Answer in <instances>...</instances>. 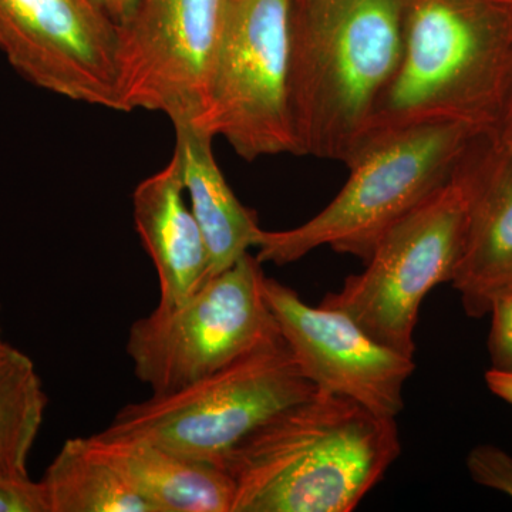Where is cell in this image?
<instances>
[{
	"mask_svg": "<svg viewBox=\"0 0 512 512\" xmlns=\"http://www.w3.org/2000/svg\"><path fill=\"white\" fill-rule=\"evenodd\" d=\"M185 197L175 150L170 163L141 181L133 194L134 224L160 282V309L181 305L208 278L207 245Z\"/></svg>",
	"mask_w": 512,
	"mask_h": 512,
	"instance_id": "13",
	"label": "cell"
},
{
	"mask_svg": "<svg viewBox=\"0 0 512 512\" xmlns=\"http://www.w3.org/2000/svg\"><path fill=\"white\" fill-rule=\"evenodd\" d=\"M119 25L96 0H0V52L40 89L121 110Z\"/></svg>",
	"mask_w": 512,
	"mask_h": 512,
	"instance_id": "10",
	"label": "cell"
},
{
	"mask_svg": "<svg viewBox=\"0 0 512 512\" xmlns=\"http://www.w3.org/2000/svg\"><path fill=\"white\" fill-rule=\"evenodd\" d=\"M402 52L400 0H291L289 107L296 156L348 167L366 144Z\"/></svg>",
	"mask_w": 512,
	"mask_h": 512,
	"instance_id": "2",
	"label": "cell"
},
{
	"mask_svg": "<svg viewBox=\"0 0 512 512\" xmlns=\"http://www.w3.org/2000/svg\"><path fill=\"white\" fill-rule=\"evenodd\" d=\"M174 128L185 192L207 245L208 281L248 254L262 228L225 180L212 151L214 137L191 124Z\"/></svg>",
	"mask_w": 512,
	"mask_h": 512,
	"instance_id": "15",
	"label": "cell"
},
{
	"mask_svg": "<svg viewBox=\"0 0 512 512\" xmlns=\"http://www.w3.org/2000/svg\"><path fill=\"white\" fill-rule=\"evenodd\" d=\"M0 512H50L42 481L26 477H0Z\"/></svg>",
	"mask_w": 512,
	"mask_h": 512,
	"instance_id": "20",
	"label": "cell"
},
{
	"mask_svg": "<svg viewBox=\"0 0 512 512\" xmlns=\"http://www.w3.org/2000/svg\"><path fill=\"white\" fill-rule=\"evenodd\" d=\"M467 468L477 484L493 488L512 498V457L493 444L474 447L467 456Z\"/></svg>",
	"mask_w": 512,
	"mask_h": 512,
	"instance_id": "18",
	"label": "cell"
},
{
	"mask_svg": "<svg viewBox=\"0 0 512 512\" xmlns=\"http://www.w3.org/2000/svg\"><path fill=\"white\" fill-rule=\"evenodd\" d=\"M264 295L282 338L316 389L349 397L383 416H399L404 384L416 367L412 357L386 348L346 313L308 305L266 275Z\"/></svg>",
	"mask_w": 512,
	"mask_h": 512,
	"instance_id": "11",
	"label": "cell"
},
{
	"mask_svg": "<svg viewBox=\"0 0 512 512\" xmlns=\"http://www.w3.org/2000/svg\"><path fill=\"white\" fill-rule=\"evenodd\" d=\"M47 407V396L35 363L13 350L0 363V477H26Z\"/></svg>",
	"mask_w": 512,
	"mask_h": 512,
	"instance_id": "17",
	"label": "cell"
},
{
	"mask_svg": "<svg viewBox=\"0 0 512 512\" xmlns=\"http://www.w3.org/2000/svg\"><path fill=\"white\" fill-rule=\"evenodd\" d=\"M316 390L281 336L183 389L127 404L99 436L148 441L222 467L252 431Z\"/></svg>",
	"mask_w": 512,
	"mask_h": 512,
	"instance_id": "5",
	"label": "cell"
},
{
	"mask_svg": "<svg viewBox=\"0 0 512 512\" xmlns=\"http://www.w3.org/2000/svg\"><path fill=\"white\" fill-rule=\"evenodd\" d=\"M400 10L402 57L366 144L423 124L494 134L512 79V0H400Z\"/></svg>",
	"mask_w": 512,
	"mask_h": 512,
	"instance_id": "3",
	"label": "cell"
},
{
	"mask_svg": "<svg viewBox=\"0 0 512 512\" xmlns=\"http://www.w3.org/2000/svg\"><path fill=\"white\" fill-rule=\"evenodd\" d=\"M494 134L498 140L512 148V79L507 99H505L503 113H501L500 123H498Z\"/></svg>",
	"mask_w": 512,
	"mask_h": 512,
	"instance_id": "23",
	"label": "cell"
},
{
	"mask_svg": "<svg viewBox=\"0 0 512 512\" xmlns=\"http://www.w3.org/2000/svg\"><path fill=\"white\" fill-rule=\"evenodd\" d=\"M468 221L470 187L463 158L446 185L383 235L365 271L349 276L319 305L346 313L377 342L413 359L421 303L436 286L453 281Z\"/></svg>",
	"mask_w": 512,
	"mask_h": 512,
	"instance_id": "6",
	"label": "cell"
},
{
	"mask_svg": "<svg viewBox=\"0 0 512 512\" xmlns=\"http://www.w3.org/2000/svg\"><path fill=\"white\" fill-rule=\"evenodd\" d=\"M96 3L117 25H121L130 18L136 0H96Z\"/></svg>",
	"mask_w": 512,
	"mask_h": 512,
	"instance_id": "22",
	"label": "cell"
},
{
	"mask_svg": "<svg viewBox=\"0 0 512 512\" xmlns=\"http://www.w3.org/2000/svg\"><path fill=\"white\" fill-rule=\"evenodd\" d=\"M464 170L470 187L466 247L453 284L470 318H484L512 291V148L495 134L474 138Z\"/></svg>",
	"mask_w": 512,
	"mask_h": 512,
	"instance_id": "12",
	"label": "cell"
},
{
	"mask_svg": "<svg viewBox=\"0 0 512 512\" xmlns=\"http://www.w3.org/2000/svg\"><path fill=\"white\" fill-rule=\"evenodd\" d=\"M40 481L50 512H156L92 437L64 441Z\"/></svg>",
	"mask_w": 512,
	"mask_h": 512,
	"instance_id": "16",
	"label": "cell"
},
{
	"mask_svg": "<svg viewBox=\"0 0 512 512\" xmlns=\"http://www.w3.org/2000/svg\"><path fill=\"white\" fill-rule=\"evenodd\" d=\"M15 349L16 348H13L12 345H9V343L3 339L2 326H0V363L5 362Z\"/></svg>",
	"mask_w": 512,
	"mask_h": 512,
	"instance_id": "24",
	"label": "cell"
},
{
	"mask_svg": "<svg viewBox=\"0 0 512 512\" xmlns=\"http://www.w3.org/2000/svg\"><path fill=\"white\" fill-rule=\"evenodd\" d=\"M291 0H227L204 110L192 127L244 160L296 156L289 107Z\"/></svg>",
	"mask_w": 512,
	"mask_h": 512,
	"instance_id": "8",
	"label": "cell"
},
{
	"mask_svg": "<svg viewBox=\"0 0 512 512\" xmlns=\"http://www.w3.org/2000/svg\"><path fill=\"white\" fill-rule=\"evenodd\" d=\"M90 437L154 511L232 512L235 485L224 467L148 441Z\"/></svg>",
	"mask_w": 512,
	"mask_h": 512,
	"instance_id": "14",
	"label": "cell"
},
{
	"mask_svg": "<svg viewBox=\"0 0 512 512\" xmlns=\"http://www.w3.org/2000/svg\"><path fill=\"white\" fill-rule=\"evenodd\" d=\"M480 131L457 123L423 124L372 138L348 165L328 207L286 231L262 229L261 264L288 265L322 247L369 261L383 235L446 185Z\"/></svg>",
	"mask_w": 512,
	"mask_h": 512,
	"instance_id": "4",
	"label": "cell"
},
{
	"mask_svg": "<svg viewBox=\"0 0 512 512\" xmlns=\"http://www.w3.org/2000/svg\"><path fill=\"white\" fill-rule=\"evenodd\" d=\"M402 453L396 417L316 390L237 444L232 512L356 510Z\"/></svg>",
	"mask_w": 512,
	"mask_h": 512,
	"instance_id": "1",
	"label": "cell"
},
{
	"mask_svg": "<svg viewBox=\"0 0 512 512\" xmlns=\"http://www.w3.org/2000/svg\"><path fill=\"white\" fill-rule=\"evenodd\" d=\"M485 383L494 396L500 397L501 400L512 406V373L490 369L485 373Z\"/></svg>",
	"mask_w": 512,
	"mask_h": 512,
	"instance_id": "21",
	"label": "cell"
},
{
	"mask_svg": "<svg viewBox=\"0 0 512 512\" xmlns=\"http://www.w3.org/2000/svg\"><path fill=\"white\" fill-rule=\"evenodd\" d=\"M262 264L245 254L181 305L136 320L126 352L153 394L183 389L281 338L264 295Z\"/></svg>",
	"mask_w": 512,
	"mask_h": 512,
	"instance_id": "7",
	"label": "cell"
},
{
	"mask_svg": "<svg viewBox=\"0 0 512 512\" xmlns=\"http://www.w3.org/2000/svg\"><path fill=\"white\" fill-rule=\"evenodd\" d=\"M488 315H491L488 335L491 369L512 373V291L495 298Z\"/></svg>",
	"mask_w": 512,
	"mask_h": 512,
	"instance_id": "19",
	"label": "cell"
},
{
	"mask_svg": "<svg viewBox=\"0 0 512 512\" xmlns=\"http://www.w3.org/2000/svg\"><path fill=\"white\" fill-rule=\"evenodd\" d=\"M227 0H136L119 25L121 110L195 124L220 45Z\"/></svg>",
	"mask_w": 512,
	"mask_h": 512,
	"instance_id": "9",
	"label": "cell"
}]
</instances>
